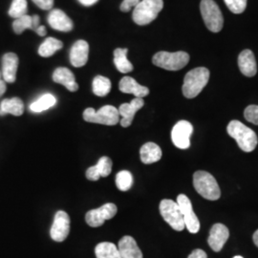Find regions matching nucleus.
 Listing matches in <instances>:
<instances>
[{
    "mask_svg": "<svg viewBox=\"0 0 258 258\" xmlns=\"http://www.w3.org/2000/svg\"><path fill=\"white\" fill-rule=\"evenodd\" d=\"M228 134L234 139L239 148L245 152L253 151L257 146V135L252 129L246 126L239 120H231L227 127Z\"/></svg>",
    "mask_w": 258,
    "mask_h": 258,
    "instance_id": "1",
    "label": "nucleus"
},
{
    "mask_svg": "<svg viewBox=\"0 0 258 258\" xmlns=\"http://www.w3.org/2000/svg\"><path fill=\"white\" fill-rule=\"evenodd\" d=\"M210 80V71L205 67H198L190 70L184 76L183 94L187 99L197 97Z\"/></svg>",
    "mask_w": 258,
    "mask_h": 258,
    "instance_id": "2",
    "label": "nucleus"
},
{
    "mask_svg": "<svg viewBox=\"0 0 258 258\" xmlns=\"http://www.w3.org/2000/svg\"><path fill=\"white\" fill-rule=\"evenodd\" d=\"M194 185L196 191L207 200L216 201L221 196L217 181L207 171L199 170L194 173Z\"/></svg>",
    "mask_w": 258,
    "mask_h": 258,
    "instance_id": "3",
    "label": "nucleus"
},
{
    "mask_svg": "<svg viewBox=\"0 0 258 258\" xmlns=\"http://www.w3.org/2000/svg\"><path fill=\"white\" fill-rule=\"evenodd\" d=\"M163 7V0H141L134 8L132 19L140 26L148 25L157 19Z\"/></svg>",
    "mask_w": 258,
    "mask_h": 258,
    "instance_id": "4",
    "label": "nucleus"
},
{
    "mask_svg": "<svg viewBox=\"0 0 258 258\" xmlns=\"http://www.w3.org/2000/svg\"><path fill=\"white\" fill-rule=\"evenodd\" d=\"M188 61L189 55L183 51L174 53L161 51L156 53L152 58L153 64L168 71L181 70L188 63Z\"/></svg>",
    "mask_w": 258,
    "mask_h": 258,
    "instance_id": "5",
    "label": "nucleus"
},
{
    "mask_svg": "<svg viewBox=\"0 0 258 258\" xmlns=\"http://www.w3.org/2000/svg\"><path fill=\"white\" fill-rule=\"evenodd\" d=\"M83 119L93 123L116 125L120 120V114L119 110L112 105H105L98 111L89 107L83 112Z\"/></svg>",
    "mask_w": 258,
    "mask_h": 258,
    "instance_id": "6",
    "label": "nucleus"
},
{
    "mask_svg": "<svg viewBox=\"0 0 258 258\" xmlns=\"http://www.w3.org/2000/svg\"><path fill=\"white\" fill-rule=\"evenodd\" d=\"M200 10L207 28L212 33L220 32L224 25V19L220 8L215 1L202 0Z\"/></svg>",
    "mask_w": 258,
    "mask_h": 258,
    "instance_id": "7",
    "label": "nucleus"
},
{
    "mask_svg": "<svg viewBox=\"0 0 258 258\" xmlns=\"http://www.w3.org/2000/svg\"><path fill=\"white\" fill-rule=\"evenodd\" d=\"M160 212L164 220L177 231H184V217L179 205L170 199H164L160 203Z\"/></svg>",
    "mask_w": 258,
    "mask_h": 258,
    "instance_id": "8",
    "label": "nucleus"
},
{
    "mask_svg": "<svg viewBox=\"0 0 258 258\" xmlns=\"http://www.w3.org/2000/svg\"><path fill=\"white\" fill-rule=\"evenodd\" d=\"M117 212L118 209L115 204H105L99 209L91 210L87 212L85 215V221L90 227L98 228L102 226L106 220L112 219Z\"/></svg>",
    "mask_w": 258,
    "mask_h": 258,
    "instance_id": "9",
    "label": "nucleus"
},
{
    "mask_svg": "<svg viewBox=\"0 0 258 258\" xmlns=\"http://www.w3.org/2000/svg\"><path fill=\"white\" fill-rule=\"evenodd\" d=\"M177 204L184 217V226L190 233H197L200 230V222L192 209V205L188 197L184 194H180L177 197Z\"/></svg>",
    "mask_w": 258,
    "mask_h": 258,
    "instance_id": "10",
    "label": "nucleus"
},
{
    "mask_svg": "<svg viewBox=\"0 0 258 258\" xmlns=\"http://www.w3.org/2000/svg\"><path fill=\"white\" fill-rule=\"evenodd\" d=\"M194 132L192 124L187 120H180L173 126L171 140L176 148L186 149L190 147V136Z\"/></svg>",
    "mask_w": 258,
    "mask_h": 258,
    "instance_id": "11",
    "label": "nucleus"
},
{
    "mask_svg": "<svg viewBox=\"0 0 258 258\" xmlns=\"http://www.w3.org/2000/svg\"><path fill=\"white\" fill-rule=\"evenodd\" d=\"M69 232H70L69 215L63 211L56 212L53 225L50 230L52 239L55 242H62L67 238Z\"/></svg>",
    "mask_w": 258,
    "mask_h": 258,
    "instance_id": "12",
    "label": "nucleus"
},
{
    "mask_svg": "<svg viewBox=\"0 0 258 258\" xmlns=\"http://www.w3.org/2000/svg\"><path fill=\"white\" fill-rule=\"evenodd\" d=\"M229 229L221 223H217L212 226V230L210 231V236L208 238V243L214 251L218 252L223 249L225 243L229 239Z\"/></svg>",
    "mask_w": 258,
    "mask_h": 258,
    "instance_id": "13",
    "label": "nucleus"
},
{
    "mask_svg": "<svg viewBox=\"0 0 258 258\" xmlns=\"http://www.w3.org/2000/svg\"><path fill=\"white\" fill-rule=\"evenodd\" d=\"M145 104V102L141 98H135L129 103H122L119 107V114L121 116L120 124L122 127H128L131 125L135 114L138 112Z\"/></svg>",
    "mask_w": 258,
    "mask_h": 258,
    "instance_id": "14",
    "label": "nucleus"
},
{
    "mask_svg": "<svg viewBox=\"0 0 258 258\" xmlns=\"http://www.w3.org/2000/svg\"><path fill=\"white\" fill-rule=\"evenodd\" d=\"M48 23L51 27L60 32H70L73 27V21L63 11L59 9L52 10L48 16Z\"/></svg>",
    "mask_w": 258,
    "mask_h": 258,
    "instance_id": "15",
    "label": "nucleus"
},
{
    "mask_svg": "<svg viewBox=\"0 0 258 258\" xmlns=\"http://www.w3.org/2000/svg\"><path fill=\"white\" fill-rule=\"evenodd\" d=\"M19 67V56L15 53H7L2 58V78L5 83H13L17 79Z\"/></svg>",
    "mask_w": 258,
    "mask_h": 258,
    "instance_id": "16",
    "label": "nucleus"
},
{
    "mask_svg": "<svg viewBox=\"0 0 258 258\" xmlns=\"http://www.w3.org/2000/svg\"><path fill=\"white\" fill-rule=\"evenodd\" d=\"M89 56V44L85 40H78L70 51V62L74 67H83L86 64Z\"/></svg>",
    "mask_w": 258,
    "mask_h": 258,
    "instance_id": "17",
    "label": "nucleus"
},
{
    "mask_svg": "<svg viewBox=\"0 0 258 258\" xmlns=\"http://www.w3.org/2000/svg\"><path fill=\"white\" fill-rule=\"evenodd\" d=\"M238 66L241 73L246 77H254L257 72L255 56L250 50H244L238 56Z\"/></svg>",
    "mask_w": 258,
    "mask_h": 258,
    "instance_id": "18",
    "label": "nucleus"
},
{
    "mask_svg": "<svg viewBox=\"0 0 258 258\" xmlns=\"http://www.w3.org/2000/svg\"><path fill=\"white\" fill-rule=\"evenodd\" d=\"M119 88L120 91L125 94H132L135 98H145L149 94V89L146 86L139 84L133 78L131 77H123L120 80Z\"/></svg>",
    "mask_w": 258,
    "mask_h": 258,
    "instance_id": "19",
    "label": "nucleus"
},
{
    "mask_svg": "<svg viewBox=\"0 0 258 258\" xmlns=\"http://www.w3.org/2000/svg\"><path fill=\"white\" fill-rule=\"evenodd\" d=\"M53 81L55 83L62 84L71 92H76L79 89V84L76 83L75 75L68 68H56L53 73Z\"/></svg>",
    "mask_w": 258,
    "mask_h": 258,
    "instance_id": "20",
    "label": "nucleus"
},
{
    "mask_svg": "<svg viewBox=\"0 0 258 258\" xmlns=\"http://www.w3.org/2000/svg\"><path fill=\"white\" fill-rule=\"evenodd\" d=\"M118 249L121 258H143L142 250L137 245V242L131 236H123L119 241Z\"/></svg>",
    "mask_w": 258,
    "mask_h": 258,
    "instance_id": "21",
    "label": "nucleus"
},
{
    "mask_svg": "<svg viewBox=\"0 0 258 258\" xmlns=\"http://www.w3.org/2000/svg\"><path fill=\"white\" fill-rule=\"evenodd\" d=\"M162 149L154 143H147L145 144L140 150V157L144 164L149 165L156 163L162 158Z\"/></svg>",
    "mask_w": 258,
    "mask_h": 258,
    "instance_id": "22",
    "label": "nucleus"
},
{
    "mask_svg": "<svg viewBox=\"0 0 258 258\" xmlns=\"http://www.w3.org/2000/svg\"><path fill=\"white\" fill-rule=\"evenodd\" d=\"M24 112V104L19 98L5 99L0 103V115L12 114L14 116H21Z\"/></svg>",
    "mask_w": 258,
    "mask_h": 258,
    "instance_id": "23",
    "label": "nucleus"
},
{
    "mask_svg": "<svg viewBox=\"0 0 258 258\" xmlns=\"http://www.w3.org/2000/svg\"><path fill=\"white\" fill-rule=\"evenodd\" d=\"M128 49L118 48L114 51V63L118 71L123 74H127L133 70V65L127 59Z\"/></svg>",
    "mask_w": 258,
    "mask_h": 258,
    "instance_id": "24",
    "label": "nucleus"
},
{
    "mask_svg": "<svg viewBox=\"0 0 258 258\" xmlns=\"http://www.w3.org/2000/svg\"><path fill=\"white\" fill-rule=\"evenodd\" d=\"M97 258H121L118 247L110 242H102L96 246Z\"/></svg>",
    "mask_w": 258,
    "mask_h": 258,
    "instance_id": "25",
    "label": "nucleus"
},
{
    "mask_svg": "<svg viewBox=\"0 0 258 258\" xmlns=\"http://www.w3.org/2000/svg\"><path fill=\"white\" fill-rule=\"evenodd\" d=\"M63 47V43L55 37H47L38 48V54L42 57H49Z\"/></svg>",
    "mask_w": 258,
    "mask_h": 258,
    "instance_id": "26",
    "label": "nucleus"
},
{
    "mask_svg": "<svg viewBox=\"0 0 258 258\" xmlns=\"http://www.w3.org/2000/svg\"><path fill=\"white\" fill-rule=\"evenodd\" d=\"M55 102L56 100L52 94H44L39 99H37L36 102L31 103L30 109L35 113H40L42 111H45L53 107Z\"/></svg>",
    "mask_w": 258,
    "mask_h": 258,
    "instance_id": "27",
    "label": "nucleus"
},
{
    "mask_svg": "<svg viewBox=\"0 0 258 258\" xmlns=\"http://www.w3.org/2000/svg\"><path fill=\"white\" fill-rule=\"evenodd\" d=\"M110 80L103 76H97L93 81V93L98 97L106 96L111 90Z\"/></svg>",
    "mask_w": 258,
    "mask_h": 258,
    "instance_id": "28",
    "label": "nucleus"
},
{
    "mask_svg": "<svg viewBox=\"0 0 258 258\" xmlns=\"http://www.w3.org/2000/svg\"><path fill=\"white\" fill-rule=\"evenodd\" d=\"M27 0H13L10 7L9 16L13 19H17L27 15Z\"/></svg>",
    "mask_w": 258,
    "mask_h": 258,
    "instance_id": "29",
    "label": "nucleus"
},
{
    "mask_svg": "<svg viewBox=\"0 0 258 258\" xmlns=\"http://www.w3.org/2000/svg\"><path fill=\"white\" fill-rule=\"evenodd\" d=\"M116 184L121 191H127L133 184V176L127 170H121L116 176Z\"/></svg>",
    "mask_w": 258,
    "mask_h": 258,
    "instance_id": "30",
    "label": "nucleus"
},
{
    "mask_svg": "<svg viewBox=\"0 0 258 258\" xmlns=\"http://www.w3.org/2000/svg\"><path fill=\"white\" fill-rule=\"evenodd\" d=\"M13 29L16 34L20 35L22 34L25 30L31 29L33 30V19L31 16L25 15L19 19H15L13 22Z\"/></svg>",
    "mask_w": 258,
    "mask_h": 258,
    "instance_id": "31",
    "label": "nucleus"
},
{
    "mask_svg": "<svg viewBox=\"0 0 258 258\" xmlns=\"http://www.w3.org/2000/svg\"><path fill=\"white\" fill-rule=\"evenodd\" d=\"M95 166L97 167L101 177H107L112 171V161L108 157H102Z\"/></svg>",
    "mask_w": 258,
    "mask_h": 258,
    "instance_id": "32",
    "label": "nucleus"
},
{
    "mask_svg": "<svg viewBox=\"0 0 258 258\" xmlns=\"http://www.w3.org/2000/svg\"><path fill=\"white\" fill-rule=\"evenodd\" d=\"M233 14H242L247 7V0H224Z\"/></svg>",
    "mask_w": 258,
    "mask_h": 258,
    "instance_id": "33",
    "label": "nucleus"
},
{
    "mask_svg": "<svg viewBox=\"0 0 258 258\" xmlns=\"http://www.w3.org/2000/svg\"><path fill=\"white\" fill-rule=\"evenodd\" d=\"M245 119L258 125V105H249L244 111Z\"/></svg>",
    "mask_w": 258,
    "mask_h": 258,
    "instance_id": "34",
    "label": "nucleus"
},
{
    "mask_svg": "<svg viewBox=\"0 0 258 258\" xmlns=\"http://www.w3.org/2000/svg\"><path fill=\"white\" fill-rule=\"evenodd\" d=\"M141 0H123L120 4V9L121 12L127 13L130 10L135 8Z\"/></svg>",
    "mask_w": 258,
    "mask_h": 258,
    "instance_id": "35",
    "label": "nucleus"
},
{
    "mask_svg": "<svg viewBox=\"0 0 258 258\" xmlns=\"http://www.w3.org/2000/svg\"><path fill=\"white\" fill-rule=\"evenodd\" d=\"M86 178L90 181H98L101 178L96 166H91L86 170Z\"/></svg>",
    "mask_w": 258,
    "mask_h": 258,
    "instance_id": "36",
    "label": "nucleus"
},
{
    "mask_svg": "<svg viewBox=\"0 0 258 258\" xmlns=\"http://www.w3.org/2000/svg\"><path fill=\"white\" fill-rule=\"evenodd\" d=\"M37 7L42 10H51L54 6V0H32Z\"/></svg>",
    "mask_w": 258,
    "mask_h": 258,
    "instance_id": "37",
    "label": "nucleus"
},
{
    "mask_svg": "<svg viewBox=\"0 0 258 258\" xmlns=\"http://www.w3.org/2000/svg\"><path fill=\"white\" fill-rule=\"evenodd\" d=\"M188 258H208V256L203 249H196L189 254Z\"/></svg>",
    "mask_w": 258,
    "mask_h": 258,
    "instance_id": "38",
    "label": "nucleus"
},
{
    "mask_svg": "<svg viewBox=\"0 0 258 258\" xmlns=\"http://www.w3.org/2000/svg\"><path fill=\"white\" fill-rule=\"evenodd\" d=\"M32 19H33V31L37 32V29L40 26V24H39L40 19H39V17L37 15L32 16Z\"/></svg>",
    "mask_w": 258,
    "mask_h": 258,
    "instance_id": "39",
    "label": "nucleus"
},
{
    "mask_svg": "<svg viewBox=\"0 0 258 258\" xmlns=\"http://www.w3.org/2000/svg\"><path fill=\"white\" fill-rule=\"evenodd\" d=\"M6 91V83L5 81L2 79V74L0 72V97L3 96V94Z\"/></svg>",
    "mask_w": 258,
    "mask_h": 258,
    "instance_id": "40",
    "label": "nucleus"
},
{
    "mask_svg": "<svg viewBox=\"0 0 258 258\" xmlns=\"http://www.w3.org/2000/svg\"><path fill=\"white\" fill-rule=\"evenodd\" d=\"M99 0H79V2L83 5V6H86V7H90L93 6L94 4H96Z\"/></svg>",
    "mask_w": 258,
    "mask_h": 258,
    "instance_id": "41",
    "label": "nucleus"
},
{
    "mask_svg": "<svg viewBox=\"0 0 258 258\" xmlns=\"http://www.w3.org/2000/svg\"><path fill=\"white\" fill-rule=\"evenodd\" d=\"M36 33L40 37H44V36H46L47 34L46 28H45V26H43V25H40L38 29H37Z\"/></svg>",
    "mask_w": 258,
    "mask_h": 258,
    "instance_id": "42",
    "label": "nucleus"
},
{
    "mask_svg": "<svg viewBox=\"0 0 258 258\" xmlns=\"http://www.w3.org/2000/svg\"><path fill=\"white\" fill-rule=\"evenodd\" d=\"M252 239H253V243L255 244V246L258 247V230L253 233V236H252Z\"/></svg>",
    "mask_w": 258,
    "mask_h": 258,
    "instance_id": "43",
    "label": "nucleus"
},
{
    "mask_svg": "<svg viewBox=\"0 0 258 258\" xmlns=\"http://www.w3.org/2000/svg\"><path fill=\"white\" fill-rule=\"evenodd\" d=\"M233 258H243L242 256H240V255H237V256H234Z\"/></svg>",
    "mask_w": 258,
    "mask_h": 258,
    "instance_id": "44",
    "label": "nucleus"
}]
</instances>
